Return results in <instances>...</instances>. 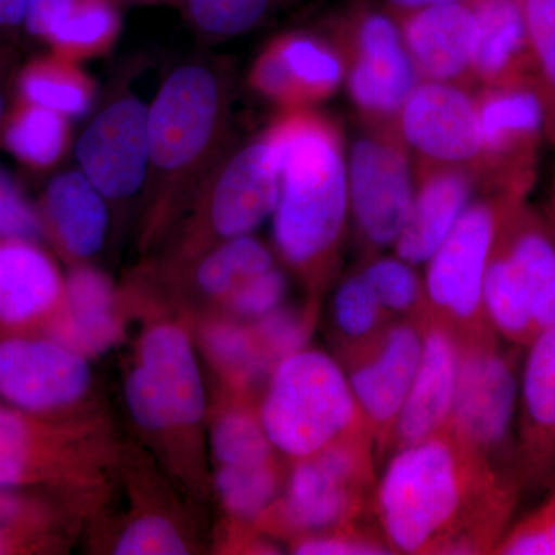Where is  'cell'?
I'll list each match as a JSON object with an SVG mask.
<instances>
[{
  "instance_id": "1",
  "label": "cell",
  "mask_w": 555,
  "mask_h": 555,
  "mask_svg": "<svg viewBox=\"0 0 555 555\" xmlns=\"http://www.w3.org/2000/svg\"><path fill=\"white\" fill-rule=\"evenodd\" d=\"M521 481L444 429L389 455L375 489L378 529L396 554H492Z\"/></svg>"
},
{
  "instance_id": "2",
  "label": "cell",
  "mask_w": 555,
  "mask_h": 555,
  "mask_svg": "<svg viewBox=\"0 0 555 555\" xmlns=\"http://www.w3.org/2000/svg\"><path fill=\"white\" fill-rule=\"evenodd\" d=\"M268 131L281 163L278 251L310 286H323L337 269L350 217L345 139L312 108L286 109Z\"/></svg>"
},
{
  "instance_id": "3",
  "label": "cell",
  "mask_w": 555,
  "mask_h": 555,
  "mask_svg": "<svg viewBox=\"0 0 555 555\" xmlns=\"http://www.w3.org/2000/svg\"><path fill=\"white\" fill-rule=\"evenodd\" d=\"M488 323L500 338L528 347L555 324V233L526 199H511L483 284Z\"/></svg>"
},
{
  "instance_id": "4",
  "label": "cell",
  "mask_w": 555,
  "mask_h": 555,
  "mask_svg": "<svg viewBox=\"0 0 555 555\" xmlns=\"http://www.w3.org/2000/svg\"><path fill=\"white\" fill-rule=\"evenodd\" d=\"M258 416L272 447L295 462L371 433L345 367L320 350H299L273 367Z\"/></svg>"
},
{
  "instance_id": "5",
  "label": "cell",
  "mask_w": 555,
  "mask_h": 555,
  "mask_svg": "<svg viewBox=\"0 0 555 555\" xmlns=\"http://www.w3.org/2000/svg\"><path fill=\"white\" fill-rule=\"evenodd\" d=\"M228 100L221 78L189 64L164 80L149 107V179L171 196L203 179L218 164Z\"/></svg>"
},
{
  "instance_id": "6",
  "label": "cell",
  "mask_w": 555,
  "mask_h": 555,
  "mask_svg": "<svg viewBox=\"0 0 555 555\" xmlns=\"http://www.w3.org/2000/svg\"><path fill=\"white\" fill-rule=\"evenodd\" d=\"M327 38L364 127L398 131V115L420 79L397 17L377 0H353L331 21Z\"/></svg>"
},
{
  "instance_id": "7",
  "label": "cell",
  "mask_w": 555,
  "mask_h": 555,
  "mask_svg": "<svg viewBox=\"0 0 555 555\" xmlns=\"http://www.w3.org/2000/svg\"><path fill=\"white\" fill-rule=\"evenodd\" d=\"M374 437L360 433L297 460L286 494L266 514L278 529L302 535L364 521L374 513Z\"/></svg>"
},
{
  "instance_id": "8",
  "label": "cell",
  "mask_w": 555,
  "mask_h": 555,
  "mask_svg": "<svg viewBox=\"0 0 555 555\" xmlns=\"http://www.w3.org/2000/svg\"><path fill=\"white\" fill-rule=\"evenodd\" d=\"M518 379L516 360L503 349L494 328L460 339L459 379L448 429L492 465L520 478L514 434Z\"/></svg>"
},
{
  "instance_id": "9",
  "label": "cell",
  "mask_w": 555,
  "mask_h": 555,
  "mask_svg": "<svg viewBox=\"0 0 555 555\" xmlns=\"http://www.w3.org/2000/svg\"><path fill=\"white\" fill-rule=\"evenodd\" d=\"M511 199L492 193L474 199L426 262L423 280L429 315L451 327L459 339L492 328L485 313V275Z\"/></svg>"
},
{
  "instance_id": "10",
  "label": "cell",
  "mask_w": 555,
  "mask_h": 555,
  "mask_svg": "<svg viewBox=\"0 0 555 555\" xmlns=\"http://www.w3.org/2000/svg\"><path fill=\"white\" fill-rule=\"evenodd\" d=\"M478 189L526 199L539 173L546 116L534 86L478 87Z\"/></svg>"
},
{
  "instance_id": "11",
  "label": "cell",
  "mask_w": 555,
  "mask_h": 555,
  "mask_svg": "<svg viewBox=\"0 0 555 555\" xmlns=\"http://www.w3.org/2000/svg\"><path fill=\"white\" fill-rule=\"evenodd\" d=\"M347 188L350 217L366 257L396 246L415 193L411 152L397 130L364 127L347 153Z\"/></svg>"
},
{
  "instance_id": "12",
  "label": "cell",
  "mask_w": 555,
  "mask_h": 555,
  "mask_svg": "<svg viewBox=\"0 0 555 555\" xmlns=\"http://www.w3.org/2000/svg\"><path fill=\"white\" fill-rule=\"evenodd\" d=\"M127 404L149 430L190 426L206 411V393L195 352L181 328H152L141 343V363L126 385Z\"/></svg>"
},
{
  "instance_id": "13",
  "label": "cell",
  "mask_w": 555,
  "mask_h": 555,
  "mask_svg": "<svg viewBox=\"0 0 555 555\" xmlns=\"http://www.w3.org/2000/svg\"><path fill=\"white\" fill-rule=\"evenodd\" d=\"M426 320V318H425ZM425 320H393L371 345L341 360L382 462L423 356Z\"/></svg>"
},
{
  "instance_id": "14",
  "label": "cell",
  "mask_w": 555,
  "mask_h": 555,
  "mask_svg": "<svg viewBox=\"0 0 555 555\" xmlns=\"http://www.w3.org/2000/svg\"><path fill=\"white\" fill-rule=\"evenodd\" d=\"M280 153L269 131H262L208 173L204 217L221 240L250 235L275 211L280 196Z\"/></svg>"
},
{
  "instance_id": "15",
  "label": "cell",
  "mask_w": 555,
  "mask_h": 555,
  "mask_svg": "<svg viewBox=\"0 0 555 555\" xmlns=\"http://www.w3.org/2000/svg\"><path fill=\"white\" fill-rule=\"evenodd\" d=\"M397 129L415 159L465 167L476 175L480 153L476 91L418 80L401 107Z\"/></svg>"
},
{
  "instance_id": "16",
  "label": "cell",
  "mask_w": 555,
  "mask_h": 555,
  "mask_svg": "<svg viewBox=\"0 0 555 555\" xmlns=\"http://www.w3.org/2000/svg\"><path fill=\"white\" fill-rule=\"evenodd\" d=\"M79 170L107 199H129L144 188L150 171L149 107L122 96L101 109L78 147Z\"/></svg>"
},
{
  "instance_id": "17",
  "label": "cell",
  "mask_w": 555,
  "mask_h": 555,
  "mask_svg": "<svg viewBox=\"0 0 555 555\" xmlns=\"http://www.w3.org/2000/svg\"><path fill=\"white\" fill-rule=\"evenodd\" d=\"M248 79L255 91L283 112L313 108L337 93L345 82V65L327 36L292 31L270 40Z\"/></svg>"
},
{
  "instance_id": "18",
  "label": "cell",
  "mask_w": 555,
  "mask_h": 555,
  "mask_svg": "<svg viewBox=\"0 0 555 555\" xmlns=\"http://www.w3.org/2000/svg\"><path fill=\"white\" fill-rule=\"evenodd\" d=\"M86 358L54 339L14 338L0 345V396L28 412L78 401L90 386Z\"/></svg>"
},
{
  "instance_id": "19",
  "label": "cell",
  "mask_w": 555,
  "mask_h": 555,
  "mask_svg": "<svg viewBox=\"0 0 555 555\" xmlns=\"http://www.w3.org/2000/svg\"><path fill=\"white\" fill-rule=\"evenodd\" d=\"M423 337L418 371L383 456L436 436L447 429L451 420L459 379L460 339L451 327L429 313Z\"/></svg>"
},
{
  "instance_id": "20",
  "label": "cell",
  "mask_w": 555,
  "mask_h": 555,
  "mask_svg": "<svg viewBox=\"0 0 555 555\" xmlns=\"http://www.w3.org/2000/svg\"><path fill=\"white\" fill-rule=\"evenodd\" d=\"M396 17L420 80L470 90L477 86L473 72L476 21L467 0L438 3Z\"/></svg>"
},
{
  "instance_id": "21",
  "label": "cell",
  "mask_w": 555,
  "mask_h": 555,
  "mask_svg": "<svg viewBox=\"0 0 555 555\" xmlns=\"http://www.w3.org/2000/svg\"><path fill=\"white\" fill-rule=\"evenodd\" d=\"M518 473L537 488L555 476V324L528 346L518 379Z\"/></svg>"
},
{
  "instance_id": "22",
  "label": "cell",
  "mask_w": 555,
  "mask_h": 555,
  "mask_svg": "<svg viewBox=\"0 0 555 555\" xmlns=\"http://www.w3.org/2000/svg\"><path fill=\"white\" fill-rule=\"evenodd\" d=\"M415 193L397 255L412 266L426 264L444 243L478 190L476 175L465 167L415 159Z\"/></svg>"
},
{
  "instance_id": "23",
  "label": "cell",
  "mask_w": 555,
  "mask_h": 555,
  "mask_svg": "<svg viewBox=\"0 0 555 555\" xmlns=\"http://www.w3.org/2000/svg\"><path fill=\"white\" fill-rule=\"evenodd\" d=\"M476 21L473 72L478 87L534 86V64L518 0H467Z\"/></svg>"
},
{
  "instance_id": "24",
  "label": "cell",
  "mask_w": 555,
  "mask_h": 555,
  "mask_svg": "<svg viewBox=\"0 0 555 555\" xmlns=\"http://www.w3.org/2000/svg\"><path fill=\"white\" fill-rule=\"evenodd\" d=\"M40 218L65 254L90 258L107 236V198L82 171H67L54 178L43 193Z\"/></svg>"
},
{
  "instance_id": "25",
  "label": "cell",
  "mask_w": 555,
  "mask_h": 555,
  "mask_svg": "<svg viewBox=\"0 0 555 555\" xmlns=\"http://www.w3.org/2000/svg\"><path fill=\"white\" fill-rule=\"evenodd\" d=\"M53 259L28 240H0V321L22 324L50 312L64 298Z\"/></svg>"
},
{
  "instance_id": "26",
  "label": "cell",
  "mask_w": 555,
  "mask_h": 555,
  "mask_svg": "<svg viewBox=\"0 0 555 555\" xmlns=\"http://www.w3.org/2000/svg\"><path fill=\"white\" fill-rule=\"evenodd\" d=\"M65 313L51 327L54 341L79 356L109 349L120 337L115 292L100 270L78 268L64 284Z\"/></svg>"
},
{
  "instance_id": "27",
  "label": "cell",
  "mask_w": 555,
  "mask_h": 555,
  "mask_svg": "<svg viewBox=\"0 0 555 555\" xmlns=\"http://www.w3.org/2000/svg\"><path fill=\"white\" fill-rule=\"evenodd\" d=\"M120 27L118 0H73L46 40L54 54L79 64L112 49Z\"/></svg>"
},
{
  "instance_id": "28",
  "label": "cell",
  "mask_w": 555,
  "mask_h": 555,
  "mask_svg": "<svg viewBox=\"0 0 555 555\" xmlns=\"http://www.w3.org/2000/svg\"><path fill=\"white\" fill-rule=\"evenodd\" d=\"M21 100L78 118L94 101V82L78 62L51 54L30 62L20 76Z\"/></svg>"
},
{
  "instance_id": "29",
  "label": "cell",
  "mask_w": 555,
  "mask_h": 555,
  "mask_svg": "<svg viewBox=\"0 0 555 555\" xmlns=\"http://www.w3.org/2000/svg\"><path fill=\"white\" fill-rule=\"evenodd\" d=\"M67 116L20 100L3 129V144L17 160L31 169H50L67 152Z\"/></svg>"
},
{
  "instance_id": "30",
  "label": "cell",
  "mask_w": 555,
  "mask_h": 555,
  "mask_svg": "<svg viewBox=\"0 0 555 555\" xmlns=\"http://www.w3.org/2000/svg\"><path fill=\"white\" fill-rule=\"evenodd\" d=\"M331 318L341 360L371 345L393 321L358 270L335 291Z\"/></svg>"
},
{
  "instance_id": "31",
  "label": "cell",
  "mask_w": 555,
  "mask_h": 555,
  "mask_svg": "<svg viewBox=\"0 0 555 555\" xmlns=\"http://www.w3.org/2000/svg\"><path fill=\"white\" fill-rule=\"evenodd\" d=\"M358 272L392 320H425L429 313L425 280L398 255H371Z\"/></svg>"
},
{
  "instance_id": "32",
  "label": "cell",
  "mask_w": 555,
  "mask_h": 555,
  "mask_svg": "<svg viewBox=\"0 0 555 555\" xmlns=\"http://www.w3.org/2000/svg\"><path fill=\"white\" fill-rule=\"evenodd\" d=\"M273 268V255L254 236L222 241L195 270L196 284L208 295L228 297L244 281Z\"/></svg>"
},
{
  "instance_id": "33",
  "label": "cell",
  "mask_w": 555,
  "mask_h": 555,
  "mask_svg": "<svg viewBox=\"0 0 555 555\" xmlns=\"http://www.w3.org/2000/svg\"><path fill=\"white\" fill-rule=\"evenodd\" d=\"M534 64L535 90L545 107L546 139L555 149V0H518Z\"/></svg>"
},
{
  "instance_id": "34",
  "label": "cell",
  "mask_w": 555,
  "mask_h": 555,
  "mask_svg": "<svg viewBox=\"0 0 555 555\" xmlns=\"http://www.w3.org/2000/svg\"><path fill=\"white\" fill-rule=\"evenodd\" d=\"M217 488L225 509L241 520H257L275 502L280 474L275 462L248 466H221Z\"/></svg>"
},
{
  "instance_id": "35",
  "label": "cell",
  "mask_w": 555,
  "mask_h": 555,
  "mask_svg": "<svg viewBox=\"0 0 555 555\" xmlns=\"http://www.w3.org/2000/svg\"><path fill=\"white\" fill-rule=\"evenodd\" d=\"M273 448L258 415L238 409L221 416L214 451L221 466H248L273 460Z\"/></svg>"
},
{
  "instance_id": "36",
  "label": "cell",
  "mask_w": 555,
  "mask_h": 555,
  "mask_svg": "<svg viewBox=\"0 0 555 555\" xmlns=\"http://www.w3.org/2000/svg\"><path fill=\"white\" fill-rule=\"evenodd\" d=\"M190 24L214 38L243 35L261 24L276 0H182Z\"/></svg>"
},
{
  "instance_id": "37",
  "label": "cell",
  "mask_w": 555,
  "mask_h": 555,
  "mask_svg": "<svg viewBox=\"0 0 555 555\" xmlns=\"http://www.w3.org/2000/svg\"><path fill=\"white\" fill-rule=\"evenodd\" d=\"M208 352L241 383L254 382L266 372H272L259 349L254 328L236 323H218L208 327Z\"/></svg>"
},
{
  "instance_id": "38",
  "label": "cell",
  "mask_w": 555,
  "mask_h": 555,
  "mask_svg": "<svg viewBox=\"0 0 555 555\" xmlns=\"http://www.w3.org/2000/svg\"><path fill=\"white\" fill-rule=\"evenodd\" d=\"M312 318L310 310L280 308L257 321L255 337L272 371L284 358L305 349L313 326Z\"/></svg>"
},
{
  "instance_id": "39",
  "label": "cell",
  "mask_w": 555,
  "mask_h": 555,
  "mask_svg": "<svg viewBox=\"0 0 555 555\" xmlns=\"http://www.w3.org/2000/svg\"><path fill=\"white\" fill-rule=\"evenodd\" d=\"M35 460L31 426L17 412L0 406V491L27 481Z\"/></svg>"
},
{
  "instance_id": "40",
  "label": "cell",
  "mask_w": 555,
  "mask_h": 555,
  "mask_svg": "<svg viewBox=\"0 0 555 555\" xmlns=\"http://www.w3.org/2000/svg\"><path fill=\"white\" fill-rule=\"evenodd\" d=\"M298 555H389L396 554L387 545L382 532L360 524L328 529L317 534L302 535L294 545Z\"/></svg>"
},
{
  "instance_id": "41",
  "label": "cell",
  "mask_w": 555,
  "mask_h": 555,
  "mask_svg": "<svg viewBox=\"0 0 555 555\" xmlns=\"http://www.w3.org/2000/svg\"><path fill=\"white\" fill-rule=\"evenodd\" d=\"M492 554L555 555V494L506 531Z\"/></svg>"
},
{
  "instance_id": "42",
  "label": "cell",
  "mask_w": 555,
  "mask_h": 555,
  "mask_svg": "<svg viewBox=\"0 0 555 555\" xmlns=\"http://www.w3.org/2000/svg\"><path fill=\"white\" fill-rule=\"evenodd\" d=\"M188 553L177 528L163 517H144L131 524L120 535L118 555H182Z\"/></svg>"
},
{
  "instance_id": "43",
  "label": "cell",
  "mask_w": 555,
  "mask_h": 555,
  "mask_svg": "<svg viewBox=\"0 0 555 555\" xmlns=\"http://www.w3.org/2000/svg\"><path fill=\"white\" fill-rule=\"evenodd\" d=\"M286 291V276L273 266L233 288L228 295L230 309L246 320L258 321L281 308Z\"/></svg>"
},
{
  "instance_id": "44",
  "label": "cell",
  "mask_w": 555,
  "mask_h": 555,
  "mask_svg": "<svg viewBox=\"0 0 555 555\" xmlns=\"http://www.w3.org/2000/svg\"><path fill=\"white\" fill-rule=\"evenodd\" d=\"M42 218L7 171L0 169V240L35 241L42 235Z\"/></svg>"
},
{
  "instance_id": "45",
  "label": "cell",
  "mask_w": 555,
  "mask_h": 555,
  "mask_svg": "<svg viewBox=\"0 0 555 555\" xmlns=\"http://www.w3.org/2000/svg\"><path fill=\"white\" fill-rule=\"evenodd\" d=\"M73 0H28L27 24L28 31L38 38L46 39L53 25L64 16Z\"/></svg>"
},
{
  "instance_id": "46",
  "label": "cell",
  "mask_w": 555,
  "mask_h": 555,
  "mask_svg": "<svg viewBox=\"0 0 555 555\" xmlns=\"http://www.w3.org/2000/svg\"><path fill=\"white\" fill-rule=\"evenodd\" d=\"M28 0H0V28L14 27L27 16Z\"/></svg>"
},
{
  "instance_id": "47",
  "label": "cell",
  "mask_w": 555,
  "mask_h": 555,
  "mask_svg": "<svg viewBox=\"0 0 555 555\" xmlns=\"http://www.w3.org/2000/svg\"><path fill=\"white\" fill-rule=\"evenodd\" d=\"M377 2L397 16V14L426 9V7L438 5V3L455 2V0H377Z\"/></svg>"
},
{
  "instance_id": "48",
  "label": "cell",
  "mask_w": 555,
  "mask_h": 555,
  "mask_svg": "<svg viewBox=\"0 0 555 555\" xmlns=\"http://www.w3.org/2000/svg\"><path fill=\"white\" fill-rule=\"evenodd\" d=\"M545 217H546L547 221H550L551 228H553L554 233H555V178H554L553 190H551L550 206H547Z\"/></svg>"
},
{
  "instance_id": "49",
  "label": "cell",
  "mask_w": 555,
  "mask_h": 555,
  "mask_svg": "<svg viewBox=\"0 0 555 555\" xmlns=\"http://www.w3.org/2000/svg\"><path fill=\"white\" fill-rule=\"evenodd\" d=\"M131 2H156V0H131Z\"/></svg>"
},
{
  "instance_id": "50",
  "label": "cell",
  "mask_w": 555,
  "mask_h": 555,
  "mask_svg": "<svg viewBox=\"0 0 555 555\" xmlns=\"http://www.w3.org/2000/svg\"><path fill=\"white\" fill-rule=\"evenodd\" d=\"M0 113H2V98H0Z\"/></svg>"
}]
</instances>
